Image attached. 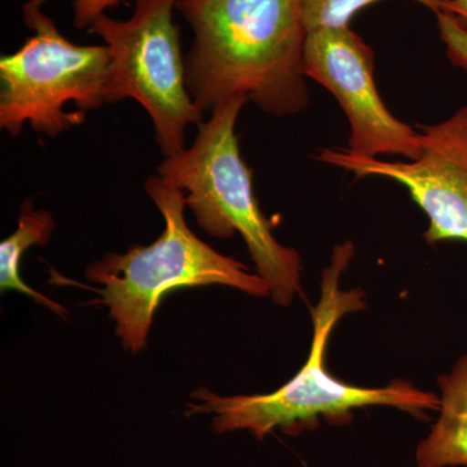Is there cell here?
Listing matches in <instances>:
<instances>
[{
  "instance_id": "7c38bea8",
  "label": "cell",
  "mask_w": 467,
  "mask_h": 467,
  "mask_svg": "<svg viewBox=\"0 0 467 467\" xmlns=\"http://www.w3.org/2000/svg\"><path fill=\"white\" fill-rule=\"evenodd\" d=\"M438 17L439 36L453 66L467 72V21L441 12Z\"/></svg>"
},
{
  "instance_id": "277c9868",
  "label": "cell",
  "mask_w": 467,
  "mask_h": 467,
  "mask_svg": "<svg viewBox=\"0 0 467 467\" xmlns=\"http://www.w3.org/2000/svg\"><path fill=\"white\" fill-rule=\"evenodd\" d=\"M248 98L238 95L198 125L193 144L159 165L162 182L184 193L186 205L208 235L241 234L256 273L275 303L287 306L301 291L299 252L276 241L254 192L252 171L242 159L236 121Z\"/></svg>"
},
{
  "instance_id": "8fae6325",
  "label": "cell",
  "mask_w": 467,
  "mask_h": 467,
  "mask_svg": "<svg viewBox=\"0 0 467 467\" xmlns=\"http://www.w3.org/2000/svg\"><path fill=\"white\" fill-rule=\"evenodd\" d=\"M379 0H300L306 30L349 26L358 12ZM435 15L448 11L451 0H413Z\"/></svg>"
},
{
  "instance_id": "3957f363",
  "label": "cell",
  "mask_w": 467,
  "mask_h": 467,
  "mask_svg": "<svg viewBox=\"0 0 467 467\" xmlns=\"http://www.w3.org/2000/svg\"><path fill=\"white\" fill-rule=\"evenodd\" d=\"M144 189L164 217L165 229L152 244L131 245L125 254H106L86 269L97 292L95 303L107 306L116 334L129 352L147 346L153 316L165 295L181 288L220 285L252 296H267L269 287L241 261L223 256L199 239L184 218V193L150 175Z\"/></svg>"
},
{
  "instance_id": "9c48e42d",
  "label": "cell",
  "mask_w": 467,
  "mask_h": 467,
  "mask_svg": "<svg viewBox=\"0 0 467 467\" xmlns=\"http://www.w3.org/2000/svg\"><path fill=\"white\" fill-rule=\"evenodd\" d=\"M441 417L417 450L420 467H467V355L439 377Z\"/></svg>"
},
{
  "instance_id": "5bb4252c",
  "label": "cell",
  "mask_w": 467,
  "mask_h": 467,
  "mask_svg": "<svg viewBox=\"0 0 467 467\" xmlns=\"http://www.w3.org/2000/svg\"><path fill=\"white\" fill-rule=\"evenodd\" d=\"M447 12L467 21V0H451Z\"/></svg>"
},
{
  "instance_id": "7a4b0ae2",
  "label": "cell",
  "mask_w": 467,
  "mask_h": 467,
  "mask_svg": "<svg viewBox=\"0 0 467 467\" xmlns=\"http://www.w3.org/2000/svg\"><path fill=\"white\" fill-rule=\"evenodd\" d=\"M355 254L353 243L337 245L330 265L322 273L321 297L312 309L313 340L309 358L291 380L266 395L220 396L207 389L192 393L193 402L186 405V416L213 414L217 434L248 430L264 439L273 430L296 435L317 425L318 418L335 423L348 422L358 408L393 407L417 417L426 410L441 409V399L432 392L418 389L404 380H395L382 389L353 386L335 378L325 367L326 347L335 326L343 316L365 309L364 294L343 291L340 276Z\"/></svg>"
},
{
  "instance_id": "30bf717a",
  "label": "cell",
  "mask_w": 467,
  "mask_h": 467,
  "mask_svg": "<svg viewBox=\"0 0 467 467\" xmlns=\"http://www.w3.org/2000/svg\"><path fill=\"white\" fill-rule=\"evenodd\" d=\"M54 229L55 220L50 212L34 208L32 201L24 202L18 217L17 229L0 243V288L2 292H21L32 297L36 303L47 306L52 312L66 316L67 310L64 306L33 290L20 275V264L24 254L33 245L43 247L47 244Z\"/></svg>"
},
{
  "instance_id": "8992f818",
  "label": "cell",
  "mask_w": 467,
  "mask_h": 467,
  "mask_svg": "<svg viewBox=\"0 0 467 467\" xmlns=\"http://www.w3.org/2000/svg\"><path fill=\"white\" fill-rule=\"evenodd\" d=\"M128 20L101 15L88 33L109 50L107 104L133 99L149 113L164 158L186 150L189 126L202 122L187 88L186 60L173 11L178 0H134Z\"/></svg>"
},
{
  "instance_id": "4fadbf2b",
  "label": "cell",
  "mask_w": 467,
  "mask_h": 467,
  "mask_svg": "<svg viewBox=\"0 0 467 467\" xmlns=\"http://www.w3.org/2000/svg\"><path fill=\"white\" fill-rule=\"evenodd\" d=\"M122 0H73V23L78 30L90 29L92 24L106 15L107 9L115 7Z\"/></svg>"
},
{
  "instance_id": "5b68a950",
  "label": "cell",
  "mask_w": 467,
  "mask_h": 467,
  "mask_svg": "<svg viewBox=\"0 0 467 467\" xmlns=\"http://www.w3.org/2000/svg\"><path fill=\"white\" fill-rule=\"evenodd\" d=\"M50 0L23 5L34 36L16 52L0 57V128L18 137L29 124L57 138L85 122L86 112L107 104L109 50L67 39L42 11Z\"/></svg>"
},
{
  "instance_id": "6da1fadb",
  "label": "cell",
  "mask_w": 467,
  "mask_h": 467,
  "mask_svg": "<svg viewBox=\"0 0 467 467\" xmlns=\"http://www.w3.org/2000/svg\"><path fill=\"white\" fill-rule=\"evenodd\" d=\"M192 26L186 81L202 112L244 95L276 117L309 106L300 0H178Z\"/></svg>"
},
{
  "instance_id": "ba28073f",
  "label": "cell",
  "mask_w": 467,
  "mask_h": 467,
  "mask_svg": "<svg viewBox=\"0 0 467 467\" xmlns=\"http://www.w3.org/2000/svg\"><path fill=\"white\" fill-rule=\"evenodd\" d=\"M304 67L342 107L350 126L348 150L416 160L422 135L389 112L374 81V52L349 26L319 27L306 34Z\"/></svg>"
},
{
  "instance_id": "52a82bcc",
  "label": "cell",
  "mask_w": 467,
  "mask_h": 467,
  "mask_svg": "<svg viewBox=\"0 0 467 467\" xmlns=\"http://www.w3.org/2000/svg\"><path fill=\"white\" fill-rule=\"evenodd\" d=\"M420 135L416 160L386 161L342 147L322 150L317 159L356 177H384L402 184L429 217L423 236L430 244L467 243V106L439 124L423 126Z\"/></svg>"
}]
</instances>
